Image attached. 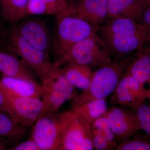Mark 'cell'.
I'll use <instances>...</instances> for the list:
<instances>
[{"instance_id": "cell-13", "label": "cell", "mask_w": 150, "mask_h": 150, "mask_svg": "<svg viewBox=\"0 0 150 150\" xmlns=\"http://www.w3.org/2000/svg\"><path fill=\"white\" fill-rule=\"evenodd\" d=\"M108 0H82L69 4L63 13L65 15L83 20L98 26L108 18Z\"/></svg>"}, {"instance_id": "cell-24", "label": "cell", "mask_w": 150, "mask_h": 150, "mask_svg": "<svg viewBox=\"0 0 150 150\" xmlns=\"http://www.w3.org/2000/svg\"><path fill=\"white\" fill-rule=\"evenodd\" d=\"M136 110V114L139 122L141 130L150 136V106L143 103Z\"/></svg>"}, {"instance_id": "cell-5", "label": "cell", "mask_w": 150, "mask_h": 150, "mask_svg": "<svg viewBox=\"0 0 150 150\" xmlns=\"http://www.w3.org/2000/svg\"><path fill=\"white\" fill-rule=\"evenodd\" d=\"M44 111L56 112L67 100L77 94L76 88L67 79L59 67H54L40 76Z\"/></svg>"}, {"instance_id": "cell-30", "label": "cell", "mask_w": 150, "mask_h": 150, "mask_svg": "<svg viewBox=\"0 0 150 150\" xmlns=\"http://www.w3.org/2000/svg\"><path fill=\"white\" fill-rule=\"evenodd\" d=\"M4 20L2 13L1 11H0V43H5L7 33L4 26L3 20Z\"/></svg>"}, {"instance_id": "cell-28", "label": "cell", "mask_w": 150, "mask_h": 150, "mask_svg": "<svg viewBox=\"0 0 150 150\" xmlns=\"http://www.w3.org/2000/svg\"><path fill=\"white\" fill-rule=\"evenodd\" d=\"M13 150H41L37 144L32 139L19 143L9 149Z\"/></svg>"}, {"instance_id": "cell-33", "label": "cell", "mask_w": 150, "mask_h": 150, "mask_svg": "<svg viewBox=\"0 0 150 150\" xmlns=\"http://www.w3.org/2000/svg\"><path fill=\"white\" fill-rule=\"evenodd\" d=\"M148 3H149V4H150V0H148Z\"/></svg>"}, {"instance_id": "cell-35", "label": "cell", "mask_w": 150, "mask_h": 150, "mask_svg": "<svg viewBox=\"0 0 150 150\" xmlns=\"http://www.w3.org/2000/svg\"><path fill=\"white\" fill-rule=\"evenodd\" d=\"M148 49H149V51H150V47H149V48H148Z\"/></svg>"}, {"instance_id": "cell-21", "label": "cell", "mask_w": 150, "mask_h": 150, "mask_svg": "<svg viewBox=\"0 0 150 150\" xmlns=\"http://www.w3.org/2000/svg\"><path fill=\"white\" fill-rule=\"evenodd\" d=\"M108 110L106 99H94L72 108V110L91 125Z\"/></svg>"}, {"instance_id": "cell-9", "label": "cell", "mask_w": 150, "mask_h": 150, "mask_svg": "<svg viewBox=\"0 0 150 150\" xmlns=\"http://www.w3.org/2000/svg\"><path fill=\"white\" fill-rule=\"evenodd\" d=\"M0 88L9 100L14 118L25 127L32 126L44 111V105L40 98L18 96L9 91L1 83Z\"/></svg>"}, {"instance_id": "cell-31", "label": "cell", "mask_w": 150, "mask_h": 150, "mask_svg": "<svg viewBox=\"0 0 150 150\" xmlns=\"http://www.w3.org/2000/svg\"><path fill=\"white\" fill-rule=\"evenodd\" d=\"M6 147L5 145L3 144L2 143L0 142V150H5Z\"/></svg>"}, {"instance_id": "cell-2", "label": "cell", "mask_w": 150, "mask_h": 150, "mask_svg": "<svg viewBox=\"0 0 150 150\" xmlns=\"http://www.w3.org/2000/svg\"><path fill=\"white\" fill-rule=\"evenodd\" d=\"M131 60L127 56L118 58L93 72L88 87L73 98L72 108L93 100L106 99L112 94L127 71Z\"/></svg>"}, {"instance_id": "cell-7", "label": "cell", "mask_w": 150, "mask_h": 150, "mask_svg": "<svg viewBox=\"0 0 150 150\" xmlns=\"http://www.w3.org/2000/svg\"><path fill=\"white\" fill-rule=\"evenodd\" d=\"M5 43L13 53L21 59L25 67L40 77L55 67L50 62L49 54L35 48L14 26L7 33Z\"/></svg>"}, {"instance_id": "cell-26", "label": "cell", "mask_w": 150, "mask_h": 150, "mask_svg": "<svg viewBox=\"0 0 150 150\" xmlns=\"http://www.w3.org/2000/svg\"><path fill=\"white\" fill-rule=\"evenodd\" d=\"M93 149L98 150H109L115 149L117 145L111 143L96 131L92 130Z\"/></svg>"}, {"instance_id": "cell-6", "label": "cell", "mask_w": 150, "mask_h": 150, "mask_svg": "<svg viewBox=\"0 0 150 150\" xmlns=\"http://www.w3.org/2000/svg\"><path fill=\"white\" fill-rule=\"evenodd\" d=\"M62 143L60 150H92L91 125L72 110L60 114Z\"/></svg>"}, {"instance_id": "cell-12", "label": "cell", "mask_w": 150, "mask_h": 150, "mask_svg": "<svg viewBox=\"0 0 150 150\" xmlns=\"http://www.w3.org/2000/svg\"><path fill=\"white\" fill-rule=\"evenodd\" d=\"M105 115L115 137L122 141L133 137L141 130L137 115L131 110L113 105Z\"/></svg>"}, {"instance_id": "cell-15", "label": "cell", "mask_w": 150, "mask_h": 150, "mask_svg": "<svg viewBox=\"0 0 150 150\" xmlns=\"http://www.w3.org/2000/svg\"><path fill=\"white\" fill-rule=\"evenodd\" d=\"M148 5V0H108V18H124L137 21Z\"/></svg>"}, {"instance_id": "cell-34", "label": "cell", "mask_w": 150, "mask_h": 150, "mask_svg": "<svg viewBox=\"0 0 150 150\" xmlns=\"http://www.w3.org/2000/svg\"><path fill=\"white\" fill-rule=\"evenodd\" d=\"M2 0H0V6H1V2Z\"/></svg>"}, {"instance_id": "cell-20", "label": "cell", "mask_w": 150, "mask_h": 150, "mask_svg": "<svg viewBox=\"0 0 150 150\" xmlns=\"http://www.w3.org/2000/svg\"><path fill=\"white\" fill-rule=\"evenodd\" d=\"M66 0H29L27 5L28 15H59L69 7Z\"/></svg>"}, {"instance_id": "cell-23", "label": "cell", "mask_w": 150, "mask_h": 150, "mask_svg": "<svg viewBox=\"0 0 150 150\" xmlns=\"http://www.w3.org/2000/svg\"><path fill=\"white\" fill-rule=\"evenodd\" d=\"M91 128L92 130L98 132L109 142L117 145L116 137L111 130L105 115L95 120L91 123Z\"/></svg>"}, {"instance_id": "cell-10", "label": "cell", "mask_w": 150, "mask_h": 150, "mask_svg": "<svg viewBox=\"0 0 150 150\" xmlns=\"http://www.w3.org/2000/svg\"><path fill=\"white\" fill-rule=\"evenodd\" d=\"M14 26L21 35L35 48L49 54L53 47V39L45 21L35 18H23Z\"/></svg>"}, {"instance_id": "cell-29", "label": "cell", "mask_w": 150, "mask_h": 150, "mask_svg": "<svg viewBox=\"0 0 150 150\" xmlns=\"http://www.w3.org/2000/svg\"><path fill=\"white\" fill-rule=\"evenodd\" d=\"M137 22L150 30V4L145 9Z\"/></svg>"}, {"instance_id": "cell-19", "label": "cell", "mask_w": 150, "mask_h": 150, "mask_svg": "<svg viewBox=\"0 0 150 150\" xmlns=\"http://www.w3.org/2000/svg\"><path fill=\"white\" fill-rule=\"evenodd\" d=\"M61 70L71 84L82 91L88 87L93 72L89 67L71 62Z\"/></svg>"}, {"instance_id": "cell-8", "label": "cell", "mask_w": 150, "mask_h": 150, "mask_svg": "<svg viewBox=\"0 0 150 150\" xmlns=\"http://www.w3.org/2000/svg\"><path fill=\"white\" fill-rule=\"evenodd\" d=\"M30 138L41 150H60L62 143L60 114L43 111L32 126Z\"/></svg>"}, {"instance_id": "cell-25", "label": "cell", "mask_w": 150, "mask_h": 150, "mask_svg": "<svg viewBox=\"0 0 150 150\" xmlns=\"http://www.w3.org/2000/svg\"><path fill=\"white\" fill-rule=\"evenodd\" d=\"M116 150H150V144L138 139H126L117 145Z\"/></svg>"}, {"instance_id": "cell-27", "label": "cell", "mask_w": 150, "mask_h": 150, "mask_svg": "<svg viewBox=\"0 0 150 150\" xmlns=\"http://www.w3.org/2000/svg\"><path fill=\"white\" fill-rule=\"evenodd\" d=\"M0 112L8 114L14 118L13 110L8 98L0 88Z\"/></svg>"}, {"instance_id": "cell-32", "label": "cell", "mask_w": 150, "mask_h": 150, "mask_svg": "<svg viewBox=\"0 0 150 150\" xmlns=\"http://www.w3.org/2000/svg\"><path fill=\"white\" fill-rule=\"evenodd\" d=\"M66 1H76V0H66Z\"/></svg>"}, {"instance_id": "cell-17", "label": "cell", "mask_w": 150, "mask_h": 150, "mask_svg": "<svg viewBox=\"0 0 150 150\" xmlns=\"http://www.w3.org/2000/svg\"><path fill=\"white\" fill-rule=\"evenodd\" d=\"M0 72L10 77L34 80L30 70L15 55L0 51Z\"/></svg>"}, {"instance_id": "cell-4", "label": "cell", "mask_w": 150, "mask_h": 150, "mask_svg": "<svg viewBox=\"0 0 150 150\" xmlns=\"http://www.w3.org/2000/svg\"><path fill=\"white\" fill-rule=\"evenodd\" d=\"M57 17L53 41L56 57L55 62L75 44L96 33L98 29V26L75 17L60 14Z\"/></svg>"}, {"instance_id": "cell-22", "label": "cell", "mask_w": 150, "mask_h": 150, "mask_svg": "<svg viewBox=\"0 0 150 150\" xmlns=\"http://www.w3.org/2000/svg\"><path fill=\"white\" fill-rule=\"evenodd\" d=\"M29 0H2L1 11L5 20L16 24L28 16L27 5Z\"/></svg>"}, {"instance_id": "cell-18", "label": "cell", "mask_w": 150, "mask_h": 150, "mask_svg": "<svg viewBox=\"0 0 150 150\" xmlns=\"http://www.w3.org/2000/svg\"><path fill=\"white\" fill-rule=\"evenodd\" d=\"M27 128L8 114L0 112V142L4 145V142L16 144L25 137Z\"/></svg>"}, {"instance_id": "cell-16", "label": "cell", "mask_w": 150, "mask_h": 150, "mask_svg": "<svg viewBox=\"0 0 150 150\" xmlns=\"http://www.w3.org/2000/svg\"><path fill=\"white\" fill-rule=\"evenodd\" d=\"M0 83L9 91L18 96L42 98L43 92L41 85L35 80L10 77L3 75L0 79Z\"/></svg>"}, {"instance_id": "cell-14", "label": "cell", "mask_w": 150, "mask_h": 150, "mask_svg": "<svg viewBox=\"0 0 150 150\" xmlns=\"http://www.w3.org/2000/svg\"><path fill=\"white\" fill-rule=\"evenodd\" d=\"M139 51L136 57L131 60L127 71L150 99V51L148 48Z\"/></svg>"}, {"instance_id": "cell-11", "label": "cell", "mask_w": 150, "mask_h": 150, "mask_svg": "<svg viewBox=\"0 0 150 150\" xmlns=\"http://www.w3.org/2000/svg\"><path fill=\"white\" fill-rule=\"evenodd\" d=\"M147 98V95L127 70L112 93L110 102L113 105H124L136 110Z\"/></svg>"}, {"instance_id": "cell-3", "label": "cell", "mask_w": 150, "mask_h": 150, "mask_svg": "<svg viewBox=\"0 0 150 150\" xmlns=\"http://www.w3.org/2000/svg\"><path fill=\"white\" fill-rule=\"evenodd\" d=\"M106 44L96 33L76 43L54 64L60 67L65 63H75L90 68H100L112 62Z\"/></svg>"}, {"instance_id": "cell-1", "label": "cell", "mask_w": 150, "mask_h": 150, "mask_svg": "<svg viewBox=\"0 0 150 150\" xmlns=\"http://www.w3.org/2000/svg\"><path fill=\"white\" fill-rule=\"evenodd\" d=\"M109 19L98 31L111 56L126 57L150 42V30L138 22L124 18Z\"/></svg>"}]
</instances>
